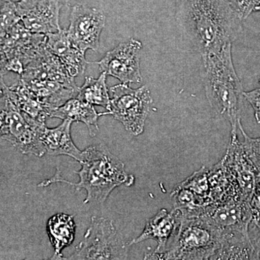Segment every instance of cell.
Returning <instances> with one entry per match:
<instances>
[{
	"instance_id": "8",
	"label": "cell",
	"mask_w": 260,
	"mask_h": 260,
	"mask_svg": "<svg viewBox=\"0 0 260 260\" xmlns=\"http://www.w3.org/2000/svg\"><path fill=\"white\" fill-rule=\"evenodd\" d=\"M127 249L112 220L93 217L83 241L69 259H124Z\"/></svg>"
},
{
	"instance_id": "2",
	"label": "cell",
	"mask_w": 260,
	"mask_h": 260,
	"mask_svg": "<svg viewBox=\"0 0 260 260\" xmlns=\"http://www.w3.org/2000/svg\"><path fill=\"white\" fill-rule=\"evenodd\" d=\"M80 162L82 169L76 172L80 177L79 182H70L63 179L59 169L56 168L55 175L42 181L38 186L45 187L54 183H65L74 186L77 191H86L85 204H102L117 186H129L134 184V176L126 172L124 162L112 155L104 145L88 147L83 151V159Z\"/></svg>"
},
{
	"instance_id": "21",
	"label": "cell",
	"mask_w": 260,
	"mask_h": 260,
	"mask_svg": "<svg viewBox=\"0 0 260 260\" xmlns=\"http://www.w3.org/2000/svg\"><path fill=\"white\" fill-rule=\"evenodd\" d=\"M76 225L73 215L57 213L48 220L47 231L54 253L51 259H63L61 251L75 239Z\"/></svg>"
},
{
	"instance_id": "14",
	"label": "cell",
	"mask_w": 260,
	"mask_h": 260,
	"mask_svg": "<svg viewBox=\"0 0 260 260\" xmlns=\"http://www.w3.org/2000/svg\"><path fill=\"white\" fill-rule=\"evenodd\" d=\"M223 160L237 181L241 198L250 203L260 180V172L246 155L237 135H232L230 145Z\"/></svg>"
},
{
	"instance_id": "12",
	"label": "cell",
	"mask_w": 260,
	"mask_h": 260,
	"mask_svg": "<svg viewBox=\"0 0 260 260\" xmlns=\"http://www.w3.org/2000/svg\"><path fill=\"white\" fill-rule=\"evenodd\" d=\"M20 20L28 30L36 34L59 32L60 0H21L16 3Z\"/></svg>"
},
{
	"instance_id": "11",
	"label": "cell",
	"mask_w": 260,
	"mask_h": 260,
	"mask_svg": "<svg viewBox=\"0 0 260 260\" xmlns=\"http://www.w3.org/2000/svg\"><path fill=\"white\" fill-rule=\"evenodd\" d=\"M106 15L102 10L83 5L73 7L68 31L70 41L85 53L88 49L99 51L100 37L105 26Z\"/></svg>"
},
{
	"instance_id": "16",
	"label": "cell",
	"mask_w": 260,
	"mask_h": 260,
	"mask_svg": "<svg viewBox=\"0 0 260 260\" xmlns=\"http://www.w3.org/2000/svg\"><path fill=\"white\" fill-rule=\"evenodd\" d=\"M46 47L60 59L73 78L83 74L87 64L90 63L85 59V53L70 41L67 30L61 29L59 32L47 34Z\"/></svg>"
},
{
	"instance_id": "33",
	"label": "cell",
	"mask_w": 260,
	"mask_h": 260,
	"mask_svg": "<svg viewBox=\"0 0 260 260\" xmlns=\"http://www.w3.org/2000/svg\"><path fill=\"white\" fill-rule=\"evenodd\" d=\"M254 11H259L260 12V7H258V8H256L255 10Z\"/></svg>"
},
{
	"instance_id": "35",
	"label": "cell",
	"mask_w": 260,
	"mask_h": 260,
	"mask_svg": "<svg viewBox=\"0 0 260 260\" xmlns=\"http://www.w3.org/2000/svg\"><path fill=\"white\" fill-rule=\"evenodd\" d=\"M259 83H260V80H259Z\"/></svg>"
},
{
	"instance_id": "23",
	"label": "cell",
	"mask_w": 260,
	"mask_h": 260,
	"mask_svg": "<svg viewBox=\"0 0 260 260\" xmlns=\"http://www.w3.org/2000/svg\"><path fill=\"white\" fill-rule=\"evenodd\" d=\"M107 77L105 73H101L96 79L86 77L83 86L78 90L76 98L92 105L100 106L107 111L110 110L111 99L108 91Z\"/></svg>"
},
{
	"instance_id": "34",
	"label": "cell",
	"mask_w": 260,
	"mask_h": 260,
	"mask_svg": "<svg viewBox=\"0 0 260 260\" xmlns=\"http://www.w3.org/2000/svg\"><path fill=\"white\" fill-rule=\"evenodd\" d=\"M228 2H229V3H232V0H227Z\"/></svg>"
},
{
	"instance_id": "9",
	"label": "cell",
	"mask_w": 260,
	"mask_h": 260,
	"mask_svg": "<svg viewBox=\"0 0 260 260\" xmlns=\"http://www.w3.org/2000/svg\"><path fill=\"white\" fill-rule=\"evenodd\" d=\"M1 39V77L9 72L23 74L24 70L46 47L47 35L28 30L22 22Z\"/></svg>"
},
{
	"instance_id": "28",
	"label": "cell",
	"mask_w": 260,
	"mask_h": 260,
	"mask_svg": "<svg viewBox=\"0 0 260 260\" xmlns=\"http://www.w3.org/2000/svg\"><path fill=\"white\" fill-rule=\"evenodd\" d=\"M243 95L254 109L256 122L260 124V88L244 92Z\"/></svg>"
},
{
	"instance_id": "24",
	"label": "cell",
	"mask_w": 260,
	"mask_h": 260,
	"mask_svg": "<svg viewBox=\"0 0 260 260\" xmlns=\"http://www.w3.org/2000/svg\"><path fill=\"white\" fill-rule=\"evenodd\" d=\"M179 185L193 191L200 198L209 202L210 204L213 203L210 199L209 170L205 167L194 172Z\"/></svg>"
},
{
	"instance_id": "17",
	"label": "cell",
	"mask_w": 260,
	"mask_h": 260,
	"mask_svg": "<svg viewBox=\"0 0 260 260\" xmlns=\"http://www.w3.org/2000/svg\"><path fill=\"white\" fill-rule=\"evenodd\" d=\"M220 231V245L213 259H260L249 233Z\"/></svg>"
},
{
	"instance_id": "20",
	"label": "cell",
	"mask_w": 260,
	"mask_h": 260,
	"mask_svg": "<svg viewBox=\"0 0 260 260\" xmlns=\"http://www.w3.org/2000/svg\"><path fill=\"white\" fill-rule=\"evenodd\" d=\"M98 114L93 105L89 103L80 100L78 98H73L63 104L61 107L51 111L50 118L69 119L73 122H83L89 129L90 136L94 137L99 132L98 120L100 116Z\"/></svg>"
},
{
	"instance_id": "22",
	"label": "cell",
	"mask_w": 260,
	"mask_h": 260,
	"mask_svg": "<svg viewBox=\"0 0 260 260\" xmlns=\"http://www.w3.org/2000/svg\"><path fill=\"white\" fill-rule=\"evenodd\" d=\"M171 197L174 202V208L180 213L181 218L202 216L205 208L210 204L206 200L179 184L174 187Z\"/></svg>"
},
{
	"instance_id": "26",
	"label": "cell",
	"mask_w": 260,
	"mask_h": 260,
	"mask_svg": "<svg viewBox=\"0 0 260 260\" xmlns=\"http://www.w3.org/2000/svg\"><path fill=\"white\" fill-rule=\"evenodd\" d=\"M239 129L242 132L244 138L242 143L244 151L260 172V138H252L246 134L243 129L241 121L239 123Z\"/></svg>"
},
{
	"instance_id": "3",
	"label": "cell",
	"mask_w": 260,
	"mask_h": 260,
	"mask_svg": "<svg viewBox=\"0 0 260 260\" xmlns=\"http://www.w3.org/2000/svg\"><path fill=\"white\" fill-rule=\"evenodd\" d=\"M202 57L205 93L210 107L217 115L230 122L231 135H237L244 91L233 64L232 44L218 53Z\"/></svg>"
},
{
	"instance_id": "25",
	"label": "cell",
	"mask_w": 260,
	"mask_h": 260,
	"mask_svg": "<svg viewBox=\"0 0 260 260\" xmlns=\"http://www.w3.org/2000/svg\"><path fill=\"white\" fill-rule=\"evenodd\" d=\"M21 22L16 9V3L1 0V28L0 37L5 35Z\"/></svg>"
},
{
	"instance_id": "5",
	"label": "cell",
	"mask_w": 260,
	"mask_h": 260,
	"mask_svg": "<svg viewBox=\"0 0 260 260\" xmlns=\"http://www.w3.org/2000/svg\"><path fill=\"white\" fill-rule=\"evenodd\" d=\"M220 237V229L203 216L181 218L171 247L159 254H147L144 259H213Z\"/></svg>"
},
{
	"instance_id": "30",
	"label": "cell",
	"mask_w": 260,
	"mask_h": 260,
	"mask_svg": "<svg viewBox=\"0 0 260 260\" xmlns=\"http://www.w3.org/2000/svg\"><path fill=\"white\" fill-rule=\"evenodd\" d=\"M60 1L65 3V4L75 6L76 5H83V3L88 1V0H60Z\"/></svg>"
},
{
	"instance_id": "6",
	"label": "cell",
	"mask_w": 260,
	"mask_h": 260,
	"mask_svg": "<svg viewBox=\"0 0 260 260\" xmlns=\"http://www.w3.org/2000/svg\"><path fill=\"white\" fill-rule=\"evenodd\" d=\"M0 135L23 154L42 157L47 154L40 135L45 123L22 112L1 89Z\"/></svg>"
},
{
	"instance_id": "10",
	"label": "cell",
	"mask_w": 260,
	"mask_h": 260,
	"mask_svg": "<svg viewBox=\"0 0 260 260\" xmlns=\"http://www.w3.org/2000/svg\"><path fill=\"white\" fill-rule=\"evenodd\" d=\"M143 44L140 41L130 39L121 43L99 61L94 62L99 65L101 73L114 77L121 83H141L140 68V52Z\"/></svg>"
},
{
	"instance_id": "27",
	"label": "cell",
	"mask_w": 260,
	"mask_h": 260,
	"mask_svg": "<svg viewBox=\"0 0 260 260\" xmlns=\"http://www.w3.org/2000/svg\"><path fill=\"white\" fill-rule=\"evenodd\" d=\"M232 5L243 20L260 7V0H232Z\"/></svg>"
},
{
	"instance_id": "15",
	"label": "cell",
	"mask_w": 260,
	"mask_h": 260,
	"mask_svg": "<svg viewBox=\"0 0 260 260\" xmlns=\"http://www.w3.org/2000/svg\"><path fill=\"white\" fill-rule=\"evenodd\" d=\"M180 222V213L178 210L174 208L171 211L160 210L155 216L147 220L143 232L129 243L128 246L153 239L158 244L154 253L164 252L167 249V243L177 234Z\"/></svg>"
},
{
	"instance_id": "1",
	"label": "cell",
	"mask_w": 260,
	"mask_h": 260,
	"mask_svg": "<svg viewBox=\"0 0 260 260\" xmlns=\"http://www.w3.org/2000/svg\"><path fill=\"white\" fill-rule=\"evenodd\" d=\"M181 15L186 32L202 56L232 44L242 19L227 0H183Z\"/></svg>"
},
{
	"instance_id": "4",
	"label": "cell",
	"mask_w": 260,
	"mask_h": 260,
	"mask_svg": "<svg viewBox=\"0 0 260 260\" xmlns=\"http://www.w3.org/2000/svg\"><path fill=\"white\" fill-rule=\"evenodd\" d=\"M20 80L51 112L76 98L79 90L60 59L47 47L25 68Z\"/></svg>"
},
{
	"instance_id": "18",
	"label": "cell",
	"mask_w": 260,
	"mask_h": 260,
	"mask_svg": "<svg viewBox=\"0 0 260 260\" xmlns=\"http://www.w3.org/2000/svg\"><path fill=\"white\" fill-rule=\"evenodd\" d=\"M72 123L71 120L65 119L56 127L47 128L44 126L40 138L48 155H68L80 162L83 159V151L75 146L72 139L70 133Z\"/></svg>"
},
{
	"instance_id": "7",
	"label": "cell",
	"mask_w": 260,
	"mask_h": 260,
	"mask_svg": "<svg viewBox=\"0 0 260 260\" xmlns=\"http://www.w3.org/2000/svg\"><path fill=\"white\" fill-rule=\"evenodd\" d=\"M112 93L110 110L100 115H112L123 124L130 134L138 136L144 131L145 123L153 99L146 85L130 88L128 84H118L110 88Z\"/></svg>"
},
{
	"instance_id": "13",
	"label": "cell",
	"mask_w": 260,
	"mask_h": 260,
	"mask_svg": "<svg viewBox=\"0 0 260 260\" xmlns=\"http://www.w3.org/2000/svg\"><path fill=\"white\" fill-rule=\"evenodd\" d=\"M202 216L220 230L244 233H249L253 220L250 203L238 198L211 203L205 208Z\"/></svg>"
},
{
	"instance_id": "31",
	"label": "cell",
	"mask_w": 260,
	"mask_h": 260,
	"mask_svg": "<svg viewBox=\"0 0 260 260\" xmlns=\"http://www.w3.org/2000/svg\"><path fill=\"white\" fill-rule=\"evenodd\" d=\"M251 223L254 224V226L256 227V232L260 236V219L259 220H256V221H252Z\"/></svg>"
},
{
	"instance_id": "32",
	"label": "cell",
	"mask_w": 260,
	"mask_h": 260,
	"mask_svg": "<svg viewBox=\"0 0 260 260\" xmlns=\"http://www.w3.org/2000/svg\"><path fill=\"white\" fill-rule=\"evenodd\" d=\"M5 1H9L12 2V3H18L19 2L21 1V0H5Z\"/></svg>"
},
{
	"instance_id": "19",
	"label": "cell",
	"mask_w": 260,
	"mask_h": 260,
	"mask_svg": "<svg viewBox=\"0 0 260 260\" xmlns=\"http://www.w3.org/2000/svg\"><path fill=\"white\" fill-rule=\"evenodd\" d=\"M1 89L5 90L8 96L24 113L32 119L45 123L47 118H50L51 110L39 102L37 97L19 80L18 83L10 87L7 86L1 77Z\"/></svg>"
},
{
	"instance_id": "29",
	"label": "cell",
	"mask_w": 260,
	"mask_h": 260,
	"mask_svg": "<svg viewBox=\"0 0 260 260\" xmlns=\"http://www.w3.org/2000/svg\"><path fill=\"white\" fill-rule=\"evenodd\" d=\"M251 210H252L253 220L252 221L260 219V180L256 185L252 198L250 201Z\"/></svg>"
}]
</instances>
